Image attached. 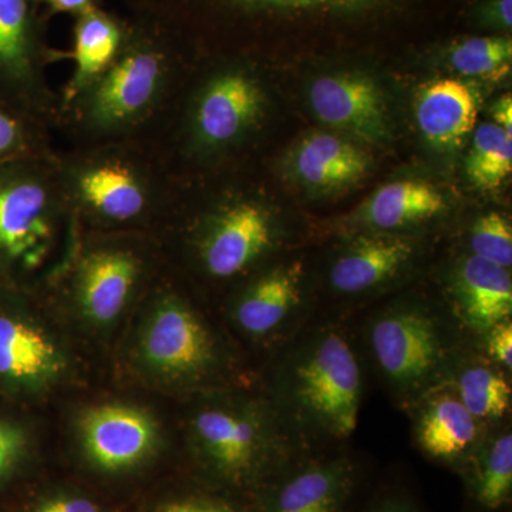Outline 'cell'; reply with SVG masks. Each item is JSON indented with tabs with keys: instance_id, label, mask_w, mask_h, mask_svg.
Masks as SVG:
<instances>
[{
	"instance_id": "1",
	"label": "cell",
	"mask_w": 512,
	"mask_h": 512,
	"mask_svg": "<svg viewBox=\"0 0 512 512\" xmlns=\"http://www.w3.org/2000/svg\"><path fill=\"white\" fill-rule=\"evenodd\" d=\"M365 362L353 318H313L274 353L266 394L305 450L346 446L365 392Z\"/></svg>"
},
{
	"instance_id": "2",
	"label": "cell",
	"mask_w": 512,
	"mask_h": 512,
	"mask_svg": "<svg viewBox=\"0 0 512 512\" xmlns=\"http://www.w3.org/2000/svg\"><path fill=\"white\" fill-rule=\"evenodd\" d=\"M353 320L357 345L384 392L403 412L450 383L458 360L477 345L443 298H394Z\"/></svg>"
},
{
	"instance_id": "3",
	"label": "cell",
	"mask_w": 512,
	"mask_h": 512,
	"mask_svg": "<svg viewBox=\"0 0 512 512\" xmlns=\"http://www.w3.org/2000/svg\"><path fill=\"white\" fill-rule=\"evenodd\" d=\"M191 431L202 461L218 480L256 494L309 451L266 396L204 404L192 416Z\"/></svg>"
},
{
	"instance_id": "4",
	"label": "cell",
	"mask_w": 512,
	"mask_h": 512,
	"mask_svg": "<svg viewBox=\"0 0 512 512\" xmlns=\"http://www.w3.org/2000/svg\"><path fill=\"white\" fill-rule=\"evenodd\" d=\"M312 301L305 262L292 259L256 276L235 299L231 319L242 335L275 353L315 318Z\"/></svg>"
},
{
	"instance_id": "5",
	"label": "cell",
	"mask_w": 512,
	"mask_h": 512,
	"mask_svg": "<svg viewBox=\"0 0 512 512\" xmlns=\"http://www.w3.org/2000/svg\"><path fill=\"white\" fill-rule=\"evenodd\" d=\"M30 160L0 165V268L30 269L45 258L55 197Z\"/></svg>"
},
{
	"instance_id": "6",
	"label": "cell",
	"mask_w": 512,
	"mask_h": 512,
	"mask_svg": "<svg viewBox=\"0 0 512 512\" xmlns=\"http://www.w3.org/2000/svg\"><path fill=\"white\" fill-rule=\"evenodd\" d=\"M362 481L348 447L306 451L259 491V512H348Z\"/></svg>"
},
{
	"instance_id": "7",
	"label": "cell",
	"mask_w": 512,
	"mask_h": 512,
	"mask_svg": "<svg viewBox=\"0 0 512 512\" xmlns=\"http://www.w3.org/2000/svg\"><path fill=\"white\" fill-rule=\"evenodd\" d=\"M420 256L414 235L349 232L330 259L325 275L333 299L343 303L373 301L396 288Z\"/></svg>"
},
{
	"instance_id": "8",
	"label": "cell",
	"mask_w": 512,
	"mask_h": 512,
	"mask_svg": "<svg viewBox=\"0 0 512 512\" xmlns=\"http://www.w3.org/2000/svg\"><path fill=\"white\" fill-rule=\"evenodd\" d=\"M284 245V231L274 212L255 201H235L215 212L205 224L198 254L215 279L248 272Z\"/></svg>"
},
{
	"instance_id": "9",
	"label": "cell",
	"mask_w": 512,
	"mask_h": 512,
	"mask_svg": "<svg viewBox=\"0 0 512 512\" xmlns=\"http://www.w3.org/2000/svg\"><path fill=\"white\" fill-rule=\"evenodd\" d=\"M143 352L158 372L190 383L211 379L224 362L211 329L178 301L165 302L154 313L144 333Z\"/></svg>"
},
{
	"instance_id": "10",
	"label": "cell",
	"mask_w": 512,
	"mask_h": 512,
	"mask_svg": "<svg viewBox=\"0 0 512 512\" xmlns=\"http://www.w3.org/2000/svg\"><path fill=\"white\" fill-rule=\"evenodd\" d=\"M164 79L163 57L147 47H134L83 93L84 117L99 130L126 127L151 109Z\"/></svg>"
},
{
	"instance_id": "11",
	"label": "cell",
	"mask_w": 512,
	"mask_h": 512,
	"mask_svg": "<svg viewBox=\"0 0 512 512\" xmlns=\"http://www.w3.org/2000/svg\"><path fill=\"white\" fill-rule=\"evenodd\" d=\"M440 296L478 346L491 329L512 320L510 269L468 252L457 256L444 272Z\"/></svg>"
},
{
	"instance_id": "12",
	"label": "cell",
	"mask_w": 512,
	"mask_h": 512,
	"mask_svg": "<svg viewBox=\"0 0 512 512\" xmlns=\"http://www.w3.org/2000/svg\"><path fill=\"white\" fill-rule=\"evenodd\" d=\"M309 104L320 123L365 143L384 144L390 138L383 90L369 74H323L309 87Z\"/></svg>"
},
{
	"instance_id": "13",
	"label": "cell",
	"mask_w": 512,
	"mask_h": 512,
	"mask_svg": "<svg viewBox=\"0 0 512 512\" xmlns=\"http://www.w3.org/2000/svg\"><path fill=\"white\" fill-rule=\"evenodd\" d=\"M265 94L254 77L242 70L218 74L202 89L192 116V130L204 148L234 143L258 123Z\"/></svg>"
},
{
	"instance_id": "14",
	"label": "cell",
	"mask_w": 512,
	"mask_h": 512,
	"mask_svg": "<svg viewBox=\"0 0 512 512\" xmlns=\"http://www.w3.org/2000/svg\"><path fill=\"white\" fill-rule=\"evenodd\" d=\"M407 414L420 453L454 471L463 467L487 427L471 416L448 384L427 394Z\"/></svg>"
},
{
	"instance_id": "15",
	"label": "cell",
	"mask_w": 512,
	"mask_h": 512,
	"mask_svg": "<svg viewBox=\"0 0 512 512\" xmlns=\"http://www.w3.org/2000/svg\"><path fill=\"white\" fill-rule=\"evenodd\" d=\"M447 211L444 195L426 181L402 180L383 185L342 222V234H410Z\"/></svg>"
},
{
	"instance_id": "16",
	"label": "cell",
	"mask_w": 512,
	"mask_h": 512,
	"mask_svg": "<svg viewBox=\"0 0 512 512\" xmlns=\"http://www.w3.org/2000/svg\"><path fill=\"white\" fill-rule=\"evenodd\" d=\"M372 168V157L355 141L338 134L315 131L299 141L288 158L293 180L303 188L326 195L362 181Z\"/></svg>"
},
{
	"instance_id": "17",
	"label": "cell",
	"mask_w": 512,
	"mask_h": 512,
	"mask_svg": "<svg viewBox=\"0 0 512 512\" xmlns=\"http://www.w3.org/2000/svg\"><path fill=\"white\" fill-rule=\"evenodd\" d=\"M84 448L104 470H123L140 463L156 443V426L146 413L109 404L90 410L82 420Z\"/></svg>"
},
{
	"instance_id": "18",
	"label": "cell",
	"mask_w": 512,
	"mask_h": 512,
	"mask_svg": "<svg viewBox=\"0 0 512 512\" xmlns=\"http://www.w3.org/2000/svg\"><path fill=\"white\" fill-rule=\"evenodd\" d=\"M480 106L474 84L446 77L420 87L414 114L424 140L436 150L453 153L476 128Z\"/></svg>"
},
{
	"instance_id": "19",
	"label": "cell",
	"mask_w": 512,
	"mask_h": 512,
	"mask_svg": "<svg viewBox=\"0 0 512 512\" xmlns=\"http://www.w3.org/2000/svg\"><path fill=\"white\" fill-rule=\"evenodd\" d=\"M73 191L87 210L109 221L133 220L147 205L146 184L117 160L84 164L74 174Z\"/></svg>"
},
{
	"instance_id": "20",
	"label": "cell",
	"mask_w": 512,
	"mask_h": 512,
	"mask_svg": "<svg viewBox=\"0 0 512 512\" xmlns=\"http://www.w3.org/2000/svg\"><path fill=\"white\" fill-rule=\"evenodd\" d=\"M470 500L481 511L507 507L512 497V430L510 420L485 427L483 437L457 471Z\"/></svg>"
},
{
	"instance_id": "21",
	"label": "cell",
	"mask_w": 512,
	"mask_h": 512,
	"mask_svg": "<svg viewBox=\"0 0 512 512\" xmlns=\"http://www.w3.org/2000/svg\"><path fill=\"white\" fill-rule=\"evenodd\" d=\"M138 272V261L128 252L107 249L87 256L79 272V296L86 315L99 323L117 318Z\"/></svg>"
},
{
	"instance_id": "22",
	"label": "cell",
	"mask_w": 512,
	"mask_h": 512,
	"mask_svg": "<svg viewBox=\"0 0 512 512\" xmlns=\"http://www.w3.org/2000/svg\"><path fill=\"white\" fill-rule=\"evenodd\" d=\"M36 79L30 0H0V97L19 104Z\"/></svg>"
},
{
	"instance_id": "23",
	"label": "cell",
	"mask_w": 512,
	"mask_h": 512,
	"mask_svg": "<svg viewBox=\"0 0 512 512\" xmlns=\"http://www.w3.org/2000/svg\"><path fill=\"white\" fill-rule=\"evenodd\" d=\"M448 386L460 402L484 426L510 417L511 376L484 355L480 346H470L458 360Z\"/></svg>"
},
{
	"instance_id": "24",
	"label": "cell",
	"mask_w": 512,
	"mask_h": 512,
	"mask_svg": "<svg viewBox=\"0 0 512 512\" xmlns=\"http://www.w3.org/2000/svg\"><path fill=\"white\" fill-rule=\"evenodd\" d=\"M62 366V355L42 330L0 313V379L30 386L52 379Z\"/></svg>"
},
{
	"instance_id": "25",
	"label": "cell",
	"mask_w": 512,
	"mask_h": 512,
	"mask_svg": "<svg viewBox=\"0 0 512 512\" xmlns=\"http://www.w3.org/2000/svg\"><path fill=\"white\" fill-rule=\"evenodd\" d=\"M121 32L109 16L90 8L80 13L74 30V62L76 70L69 87V97L89 89L119 57Z\"/></svg>"
},
{
	"instance_id": "26",
	"label": "cell",
	"mask_w": 512,
	"mask_h": 512,
	"mask_svg": "<svg viewBox=\"0 0 512 512\" xmlns=\"http://www.w3.org/2000/svg\"><path fill=\"white\" fill-rule=\"evenodd\" d=\"M443 55L447 66L467 79L500 83L511 76L512 40L507 35L461 37Z\"/></svg>"
},
{
	"instance_id": "27",
	"label": "cell",
	"mask_w": 512,
	"mask_h": 512,
	"mask_svg": "<svg viewBox=\"0 0 512 512\" xmlns=\"http://www.w3.org/2000/svg\"><path fill=\"white\" fill-rule=\"evenodd\" d=\"M512 173V136L493 121L474 128L466 160L468 181L477 190L497 191Z\"/></svg>"
},
{
	"instance_id": "28",
	"label": "cell",
	"mask_w": 512,
	"mask_h": 512,
	"mask_svg": "<svg viewBox=\"0 0 512 512\" xmlns=\"http://www.w3.org/2000/svg\"><path fill=\"white\" fill-rule=\"evenodd\" d=\"M468 254L510 269L512 266V227L504 214L497 211L481 215L471 224L467 237Z\"/></svg>"
},
{
	"instance_id": "29",
	"label": "cell",
	"mask_w": 512,
	"mask_h": 512,
	"mask_svg": "<svg viewBox=\"0 0 512 512\" xmlns=\"http://www.w3.org/2000/svg\"><path fill=\"white\" fill-rule=\"evenodd\" d=\"M227 2L252 12L357 16L383 8L389 0H227Z\"/></svg>"
},
{
	"instance_id": "30",
	"label": "cell",
	"mask_w": 512,
	"mask_h": 512,
	"mask_svg": "<svg viewBox=\"0 0 512 512\" xmlns=\"http://www.w3.org/2000/svg\"><path fill=\"white\" fill-rule=\"evenodd\" d=\"M32 136L18 104L0 97V165L29 160Z\"/></svg>"
},
{
	"instance_id": "31",
	"label": "cell",
	"mask_w": 512,
	"mask_h": 512,
	"mask_svg": "<svg viewBox=\"0 0 512 512\" xmlns=\"http://www.w3.org/2000/svg\"><path fill=\"white\" fill-rule=\"evenodd\" d=\"M474 25L490 32L510 33L512 0H478L471 9Z\"/></svg>"
},
{
	"instance_id": "32",
	"label": "cell",
	"mask_w": 512,
	"mask_h": 512,
	"mask_svg": "<svg viewBox=\"0 0 512 512\" xmlns=\"http://www.w3.org/2000/svg\"><path fill=\"white\" fill-rule=\"evenodd\" d=\"M485 356L501 367L508 376L512 375V320L500 323L491 329L480 342Z\"/></svg>"
},
{
	"instance_id": "33",
	"label": "cell",
	"mask_w": 512,
	"mask_h": 512,
	"mask_svg": "<svg viewBox=\"0 0 512 512\" xmlns=\"http://www.w3.org/2000/svg\"><path fill=\"white\" fill-rule=\"evenodd\" d=\"M25 446V433L13 424L0 421V478L18 463Z\"/></svg>"
},
{
	"instance_id": "34",
	"label": "cell",
	"mask_w": 512,
	"mask_h": 512,
	"mask_svg": "<svg viewBox=\"0 0 512 512\" xmlns=\"http://www.w3.org/2000/svg\"><path fill=\"white\" fill-rule=\"evenodd\" d=\"M362 512H426L413 495L404 491H384L373 498Z\"/></svg>"
},
{
	"instance_id": "35",
	"label": "cell",
	"mask_w": 512,
	"mask_h": 512,
	"mask_svg": "<svg viewBox=\"0 0 512 512\" xmlns=\"http://www.w3.org/2000/svg\"><path fill=\"white\" fill-rule=\"evenodd\" d=\"M156 512H242L234 505L222 500L205 497L184 498V500L171 501L161 505Z\"/></svg>"
},
{
	"instance_id": "36",
	"label": "cell",
	"mask_w": 512,
	"mask_h": 512,
	"mask_svg": "<svg viewBox=\"0 0 512 512\" xmlns=\"http://www.w3.org/2000/svg\"><path fill=\"white\" fill-rule=\"evenodd\" d=\"M36 512H100L96 504L84 498H56L40 505Z\"/></svg>"
},
{
	"instance_id": "37",
	"label": "cell",
	"mask_w": 512,
	"mask_h": 512,
	"mask_svg": "<svg viewBox=\"0 0 512 512\" xmlns=\"http://www.w3.org/2000/svg\"><path fill=\"white\" fill-rule=\"evenodd\" d=\"M490 116L493 123L503 128L505 133L512 136V97L511 93H505L494 101L490 107Z\"/></svg>"
},
{
	"instance_id": "38",
	"label": "cell",
	"mask_w": 512,
	"mask_h": 512,
	"mask_svg": "<svg viewBox=\"0 0 512 512\" xmlns=\"http://www.w3.org/2000/svg\"><path fill=\"white\" fill-rule=\"evenodd\" d=\"M59 12H79L92 8V0H47Z\"/></svg>"
}]
</instances>
